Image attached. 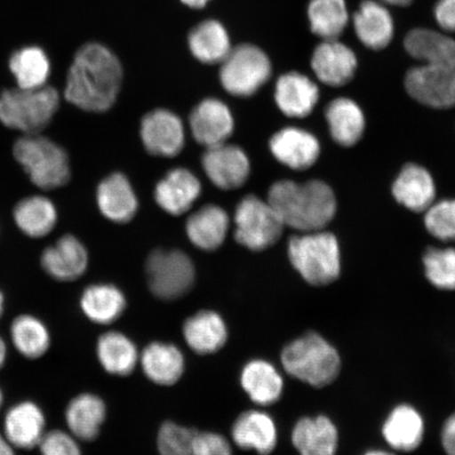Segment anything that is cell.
<instances>
[{"mask_svg":"<svg viewBox=\"0 0 455 455\" xmlns=\"http://www.w3.org/2000/svg\"><path fill=\"white\" fill-rule=\"evenodd\" d=\"M123 82V68L105 45L88 44L77 51L68 72L65 98L79 109L101 113L110 109Z\"/></svg>","mask_w":455,"mask_h":455,"instance_id":"cell-1","label":"cell"},{"mask_svg":"<svg viewBox=\"0 0 455 455\" xmlns=\"http://www.w3.org/2000/svg\"><path fill=\"white\" fill-rule=\"evenodd\" d=\"M268 203L284 226L307 233L323 229L337 210L331 188L321 180L277 181L270 188Z\"/></svg>","mask_w":455,"mask_h":455,"instance_id":"cell-2","label":"cell"},{"mask_svg":"<svg viewBox=\"0 0 455 455\" xmlns=\"http://www.w3.org/2000/svg\"><path fill=\"white\" fill-rule=\"evenodd\" d=\"M284 373L313 389L332 386L343 372V357L325 335L308 330L288 341L281 351Z\"/></svg>","mask_w":455,"mask_h":455,"instance_id":"cell-3","label":"cell"},{"mask_svg":"<svg viewBox=\"0 0 455 455\" xmlns=\"http://www.w3.org/2000/svg\"><path fill=\"white\" fill-rule=\"evenodd\" d=\"M60 94L50 85L8 89L0 94V123L25 135L39 134L59 110Z\"/></svg>","mask_w":455,"mask_h":455,"instance_id":"cell-4","label":"cell"},{"mask_svg":"<svg viewBox=\"0 0 455 455\" xmlns=\"http://www.w3.org/2000/svg\"><path fill=\"white\" fill-rule=\"evenodd\" d=\"M289 259L313 287L329 286L340 275L339 243L331 233L315 231L293 237L289 243Z\"/></svg>","mask_w":455,"mask_h":455,"instance_id":"cell-5","label":"cell"},{"mask_svg":"<svg viewBox=\"0 0 455 455\" xmlns=\"http://www.w3.org/2000/svg\"><path fill=\"white\" fill-rule=\"evenodd\" d=\"M13 155L39 189H57L65 186L71 178L69 157L64 148L44 136H22L15 141Z\"/></svg>","mask_w":455,"mask_h":455,"instance_id":"cell-6","label":"cell"},{"mask_svg":"<svg viewBox=\"0 0 455 455\" xmlns=\"http://www.w3.org/2000/svg\"><path fill=\"white\" fill-rule=\"evenodd\" d=\"M272 67L263 50L252 44L231 49L221 61L220 82L232 95L247 98L258 92L269 81Z\"/></svg>","mask_w":455,"mask_h":455,"instance_id":"cell-7","label":"cell"},{"mask_svg":"<svg viewBox=\"0 0 455 455\" xmlns=\"http://www.w3.org/2000/svg\"><path fill=\"white\" fill-rule=\"evenodd\" d=\"M146 275L151 292L164 300L184 297L196 281L195 265L180 250L153 251L147 259Z\"/></svg>","mask_w":455,"mask_h":455,"instance_id":"cell-8","label":"cell"},{"mask_svg":"<svg viewBox=\"0 0 455 455\" xmlns=\"http://www.w3.org/2000/svg\"><path fill=\"white\" fill-rule=\"evenodd\" d=\"M235 220V240L252 251H261L275 244L284 227L271 204L254 196H248L238 204Z\"/></svg>","mask_w":455,"mask_h":455,"instance_id":"cell-9","label":"cell"},{"mask_svg":"<svg viewBox=\"0 0 455 455\" xmlns=\"http://www.w3.org/2000/svg\"><path fill=\"white\" fill-rule=\"evenodd\" d=\"M405 87L420 104L437 109L454 107L455 61H426L412 68L407 73Z\"/></svg>","mask_w":455,"mask_h":455,"instance_id":"cell-10","label":"cell"},{"mask_svg":"<svg viewBox=\"0 0 455 455\" xmlns=\"http://www.w3.org/2000/svg\"><path fill=\"white\" fill-rule=\"evenodd\" d=\"M426 419L422 411L411 403H395L380 424V436L387 448L395 453H413L423 446Z\"/></svg>","mask_w":455,"mask_h":455,"instance_id":"cell-11","label":"cell"},{"mask_svg":"<svg viewBox=\"0 0 455 455\" xmlns=\"http://www.w3.org/2000/svg\"><path fill=\"white\" fill-rule=\"evenodd\" d=\"M291 443L299 455H338L339 426L325 413L303 415L292 427Z\"/></svg>","mask_w":455,"mask_h":455,"instance_id":"cell-12","label":"cell"},{"mask_svg":"<svg viewBox=\"0 0 455 455\" xmlns=\"http://www.w3.org/2000/svg\"><path fill=\"white\" fill-rule=\"evenodd\" d=\"M140 136L146 150L152 156L174 157L185 145L183 122L176 114L158 109L142 118Z\"/></svg>","mask_w":455,"mask_h":455,"instance_id":"cell-13","label":"cell"},{"mask_svg":"<svg viewBox=\"0 0 455 455\" xmlns=\"http://www.w3.org/2000/svg\"><path fill=\"white\" fill-rule=\"evenodd\" d=\"M203 167L208 179L223 190H235L246 183L250 174L249 158L240 147L220 144L207 148Z\"/></svg>","mask_w":455,"mask_h":455,"instance_id":"cell-14","label":"cell"},{"mask_svg":"<svg viewBox=\"0 0 455 455\" xmlns=\"http://www.w3.org/2000/svg\"><path fill=\"white\" fill-rule=\"evenodd\" d=\"M41 263L45 273L54 280L71 282L87 271L89 256L77 237L66 235L44 250Z\"/></svg>","mask_w":455,"mask_h":455,"instance_id":"cell-15","label":"cell"},{"mask_svg":"<svg viewBox=\"0 0 455 455\" xmlns=\"http://www.w3.org/2000/svg\"><path fill=\"white\" fill-rule=\"evenodd\" d=\"M311 66L323 84L340 87L354 78L357 59L348 45L333 39L317 45L312 55Z\"/></svg>","mask_w":455,"mask_h":455,"instance_id":"cell-16","label":"cell"},{"mask_svg":"<svg viewBox=\"0 0 455 455\" xmlns=\"http://www.w3.org/2000/svg\"><path fill=\"white\" fill-rule=\"evenodd\" d=\"M193 138L206 148L224 144L235 129L233 116L223 101L204 100L193 109L190 116Z\"/></svg>","mask_w":455,"mask_h":455,"instance_id":"cell-17","label":"cell"},{"mask_svg":"<svg viewBox=\"0 0 455 455\" xmlns=\"http://www.w3.org/2000/svg\"><path fill=\"white\" fill-rule=\"evenodd\" d=\"M45 432L44 413L36 403H17L4 415V435L15 449L38 447Z\"/></svg>","mask_w":455,"mask_h":455,"instance_id":"cell-18","label":"cell"},{"mask_svg":"<svg viewBox=\"0 0 455 455\" xmlns=\"http://www.w3.org/2000/svg\"><path fill=\"white\" fill-rule=\"evenodd\" d=\"M231 436L237 447L269 455L275 451L278 429L275 419L261 411L243 412L232 426Z\"/></svg>","mask_w":455,"mask_h":455,"instance_id":"cell-19","label":"cell"},{"mask_svg":"<svg viewBox=\"0 0 455 455\" xmlns=\"http://www.w3.org/2000/svg\"><path fill=\"white\" fill-rule=\"evenodd\" d=\"M241 385L250 400L261 407L275 405L284 391L282 372L264 358H254L243 366Z\"/></svg>","mask_w":455,"mask_h":455,"instance_id":"cell-20","label":"cell"},{"mask_svg":"<svg viewBox=\"0 0 455 455\" xmlns=\"http://www.w3.org/2000/svg\"><path fill=\"white\" fill-rule=\"evenodd\" d=\"M272 155L292 170H307L320 156V144L312 134L298 128H286L270 140Z\"/></svg>","mask_w":455,"mask_h":455,"instance_id":"cell-21","label":"cell"},{"mask_svg":"<svg viewBox=\"0 0 455 455\" xmlns=\"http://www.w3.org/2000/svg\"><path fill=\"white\" fill-rule=\"evenodd\" d=\"M202 186L189 170L178 168L164 176L156 188V201L164 212L181 215L189 212L201 196Z\"/></svg>","mask_w":455,"mask_h":455,"instance_id":"cell-22","label":"cell"},{"mask_svg":"<svg viewBox=\"0 0 455 455\" xmlns=\"http://www.w3.org/2000/svg\"><path fill=\"white\" fill-rule=\"evenodd\" d=\"M320 98V90L309 77L299 72L283 74L275 85V101L289 117L308 116Z\"/></svg>","mask_w":455,"mask_h":455,"instance_id":"cell-23","label":"cell"},{"mask_svg":"<svg viewBox=\"0 0 455 455\" xmlns=\"http://www.w3.org/2000/svg\"><path fill=\"white\" fill-rule=\"evenodd\" d=\"M183 334L187 345L199 355L216 354L226 345L229 335L224 318L210 310L187 318Z\"/></svg>","mask_w":455,"mask_h":455,"instance_id":"cell-24","label":"cell"},{"mask_svg":"<svg viewBox=\"0 0 455 455\" xmlns=\"http://www.w3.org/2000/svg\"><path fill=\"white\" fill-rule=\"evenodd\" d=\"M98 204L102 215L117 224L128 223L139 208L133 188L122 173L111 174L101 181L98 188Z\"/></svg>","mask_w":455,"mask_h":455,"instance_id":"cell-25","label":"cell"},{"mask_svg":"<svg viewBox=\"0 0 455 455\" xmlns=\"http://www.w3.org/2000/svg\"><path fill=\"white\" fill-rule=\"evenodd\" d=\"M142 371L151 382L171 386L179 382L185 372V357L179 347L164 341H153L140 356Z\"/></svg>","mask_w":455,"mask_h":455,"instance_id":"cell-26","label":"cell"},{"mask_svg":"<svg viewBox=\"0 0 455 455\" xmlns=\"http://www.w3.org/2000/svg\"><path fill=\"white\" fill-rule=\"evenodd\" d=\"M107 417L102 398L93 394H82L68 403L65 418L70 434L76 440L92 442L98 439Z\"/></svg>","mask_w":455,"mask_h":455,"instance_id":"cell-27","label":"cell"},{"mask_svg":"<svg viewBox=\"0 0 455 455\" xmlns=\"http://www.w3.org/2000/svg\"><path fill=\"white\" fill-rule=\"evenodd\" d=\"M356 36L363 44L372 50L389 45L395 36V22L382 4L365 0L354 17Z\"/></svg>","mask_w":455,"mask_h":455,"instance_id":"cell-28","label":"cell"},{"mask_svg":"<svg viewBox=\"0 0 455 455\" xmlns=\"http://www.w3.org/2000/svg\"><path fill=\"white\" fill-rule=\"evenodd\" d=\"M392 193L403 206L414 212H424L434 204L435 187L428 171L409 164L398 175Z\"/></svg>","mask_w":455,"mask_h":455,"instance_id":"cell-29","label":"cell"},{"mask_svg":"<svg viewBox=\"0 0 455 455\" xmlns=\"http://www.w3.org/2000/svg\"><path fill=\"white\" fill-rule=\"evenodd\" d=\"M229 229V218L224 209L215 204L199 209L188 219V237L195 246L204 251H213L223 244Z\"/></svg>","mask_w":455,"mask_h":455,"instance_id":"cell-30","label":"cell"},{"mask_svg":"<svg viewBox=\"0 0 455 455\" xmlns=\"http://www.w3.org/2000/svg\"><path fill=\"white\" fill-rule=\"evenodd\" d=\"M81 308L91 322L109 325L127 308V300L117 287L110 283L91 284L82 294Z\"/></svg>","mask_w":455,"mask_h":455,"instance_id":"cell-31","label":"cell"},{"mask_svg":"<svg viewBox=\"0 0 455 455\" xmlns=\"http://www.w3.org/2000/svg\"><path fill=\"white\" fill-rule=\"evenodd\" d=\"M96 354L105 371L116 377H127L140 361L138 348L127 335L109 331L100 335Z\"/></svg>","mask_w":455,"mask_h":455,"instance_id":"cell-32","label":"cell"},{"mask_svg":"<svg viewBox=\"0 0 455 455\" xmlns=\"http://www.w3.org/2000/svg\"><path fill=\"white\" fill-rule=\"evenodd\" d=\"M13 216L20 230L32 238L47 236L57 223V212L53 202L43 196L21 199L14 208Z\"/></svg>","mask_w":455,"mask_h":455,"instance_id":"cell-33","label":"cell"},{"mask_svg":"<svg viewBox=\"0 0 455 455\" xmlns=\"http://www.w3.org/2000/svg\"><path fill=\"white\" fill-rule=\"evenodd\" d=\"M326 119L333 140L344 147L355 146L365 129L360 107L348 99L334 100L327 108Z\"/></svg>","mask_w":455,"mask_h":455,"instance_id":"cell-34","label":"cell"},{"mask_svg":"<svg viewBox=\"0 0 455 455\" xmlns=\"http://www.w3.org/2000/svg\"><path fill=\"white\" fill-rule=\"evenodd\" d=\"M189 48L193 55L204 64H218L230 53L229 34L216 20H206L190 33Z\"/></svg>","mask_w":455,"mask_h":455,"instance_id":"cell-35","label":"cell"},{"mask_svg":"<svg viewBox=\"0 0 455 455\" xmlns=\"http://www.w3.org/2000/svg\"><path fill=\"white\" fill-rule=\"evenodd\" d=\"M10 335L14 348L28 360L43 357L51 347L48 327L38 317L31 315L15 317L11 323Z\"/></svg>","mask_w":455,"mask_h":455,"instance_id":"cell-36","label":"cell"},{"mask_svg":"<svg viewBox=\"0 0 455 455\" xmlns=\"http://www.w3.org/2000/svg\"><path fill=\"white\" fill-rule=\"evenodd\" d=\"M17 87L22 89L41 88L47 84L51 65L47 54L38 47L22 48L11 56L9 61Z\"/></svg>","mask_w":455,"mask_h":455,"instance_id":"cell-37","label":"cell"},{"mask_svg":"<svg viewBox=\"0 0 455 455\" xmlns=\"http://www.w3.org/2000/svg\"><path fill=\"white\" fill-rule=\"evenodd\" d=\"M311 31L323 41L338 39L348 26L345 0H311L308 7Z\"/></svg>","mask_w":455,"mask_h":455,"instance_id":"cell-38","label":"cell"},{"mask_svg":"<svg viewBox=\"0 0 455 455\" xmlns=\"http://www.w3.org/2000/svg\"><path fill=\"white\" fill-rule=\"evenodd\" d=\"M403 45L413 59L423 62L455 61L454 39L429 28H414L407 34Z\"/></svg>","mask_w":455,"mask_h":455,"instance_id":"cell-39","label":"cell"},{"mask_svg":"<svg viewBox=\"0 0 455 455\" xmlns=\"http://www.w3.org/2000/svg\"><path fill=\"white\" fill-rule=\"evenodd\" d=\"M427 281L442 291H455V249L427 250L424 259Z\"/></svg>","mask_w":455,"mask_h":455,"instance_id":"cell-40","label":"cell"},{"mask_svg":"<svg viewBox=\"0 0 455 455\" xmlns=\"http://www.w3.org/2000/svg\"><path fill=\"white\" fill-rule=\"evenodd\" d=\"M196 430L173 422L164 423L157 435V448L161 455H195L192 439Z\"/></svg>","mask_w":455,"mask_h":455,"instance_id":"cell-41","label":"cell"},{"mask_svg":"<svg viewBox=\"0 0 455 455\" xmlns=\"http://www.w3.org/2000/svg\"><path fill=\"white\" fill-rule=\"evenodd\" d=\"M427 230L441 241L455 240V201L431 204L425 215Z\"/></svg>","mask_w":455,"mask_h":455,"instance_id":"cell-42","label":"cell"},{"mask_svg":"<svg viewBox=\"0 0 455 455\" xmlns=\"http://www.w3.org/2000/svg\"><path fill=\"white\" fill-rule=\"evenodd\" d=\"M38 449L42 455H83L76 437L61 430L45 432Z\"/></svg>","mask_w":455,"mask_h":455,"instance_id":"cell-43","label":"cell"},{"mask_svg":"<svg viewBox=\"0 0 455 455\" xmlns=\"http://www.w3.org/2000/svg\"><path fill=\"white\" fill-rule=\"evenodd\" d=\"M195 455H232V448L224 435L215 432H198L192 439Z\"/></svg>","mask_w":455,"mask_h":455,"instance_id":"cell-44","label":"cell"},{"mask_svg":"<svg viewBox=\"0 0 455 455\" xmlns=\"http://www.w3.org/2000/svg\"><path fill=\"white\" fill-rule=\"evenodd\" d=\"M437 24L447 32H455V0H439L435 7Z\"/></svg>","mask_w":455,"mask_h":455,"instance_id":"cell-45","label":"cell"},{"mask_svg":"<svg viewBox=\"0 0 455 455\" xmlns=\"http://www.w3.org/2000/svg\"><path fill=\"white\" fill-rule=\"evenodd\" d=\"M440 443L445 455H455V411L443 419L440 430Z\"/></svg>","mask_w":455,"mask_h":455,"instance_id":"cell-46","label":"cell"},{"mask_svg":"<svg viewBox=\"0 0 455 455\" xmlns=\"http://www.w3.org/2000/svg\"><path fill=\"white\" fill-rule=\"evenodd\" d=\"M0 455H15V448L4 434H0Z\"/></svg>","mask_w":455,"mask_h":455,"instance_id":"cell-47","label":"cell"},{"mask_svg":"<svg viewBox=\"0 0 455 455\" xmlns=\"http://www.w3.org/2000/svg\"><path fill=\"white\" fill-rule=\"evenodd\" d=\"M361 455H398L397 453L390 451L388 448H369Z\"/></svg>","mask_w":455,"mask_h":455,"instance_id":"cell-48","label":"cell"},{"mask_svg":"<svg viewBox=\"0 0 455 455\" xmlns=\"http://www.w3.org/2000/svg\"><path fill=\"white\" fill-rule=\"evenodd\" d=\"M8 356V348H7V343H5V340L0 335V369L3 368V366L5 363V361H7Z\"/></svg>","mask_w":455,"mask_h":455,"instance_id":"cell-49","label":"cell"},{"mask_svg":"<svg viewBox=\"0 0 455 455\" xmlns=\"http://www.w3.org/2000/svg\"><path fill=\"white\" fill-rule=\"evenodd\" d=\"M210 0H181V3L193 9H202L206 5Z\"/></svg>","mask_w":455,"mask_h":455,"instance_id":"cell-50","label":"cell"},{"mask_svg":"<svg viewBox=\"0 0 455 455\" xmlns=\"http://www.w3.org/2000/svg\"><path fill=\"white\" fill-rule=\"evenodd\" d=\"M385 4L398 5V7H406L412 3V0H382Z\"/></svg>","mask_w":455,"mask_h":455,"instance_id":"cell-51","label":"cell"},{"mask_svg":"<svg viewBox=\"0 0 455 455\" xmlns=\"http://www.w3.org/2000/svg\"><path fill=\"white\" fill-rule=\"evenodd\" d=\"M4 311V297L2 291H0V317L3 316Z\"/></svg>","mask_w":455,"mask_h":455,"instance_id":"cell-52","label":"cell"},{"mask_svg":"<svg viewBox=\"0 0 455 455\" xmlns=\"http://www.w3.org/2000/svg\"><path fill=\"white\" fill-rule=\"evenodd\" d=\"M4 398V392H3L2 388H0V408H2V406H3Z\"/></svg>","mask_w":455,"mask_h":455,"instance_id":"cell-53","label":"cell"}]
</instances>
